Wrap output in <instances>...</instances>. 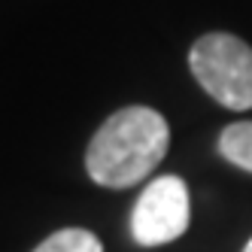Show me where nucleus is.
I'll list each match as a JSON object with an SVG mask.
<instances>
[{
	"mask_svg": "<svg viewBox=\"0 0 252 252\" xmlns=\"http://www.w3.org/2000/svg\"><path fill=\"white\" fill-rule=\"evenodd\" d=\"M167 149V119L152 106H125L94 131L85 149V170L103 189H131L164 161Z\"/></svg>",
	"mask_w": 252,
	"mask_h": 252,
	"instance_id": "f257e3e1",
	"label": "nucleus"
},
{
	"mask_svg": "<svg viewBox=\"0 0 252 252\" xmlns=\"http://www.w3.org/2000/svg\"><path fill=\"white\" fill-rule=\"evenodd\" d=\"M189 67L197 85L234 113L252 110V46L234 33L213 31L189 49Z\"/></svg>",
	"mask_w": 252,
	"mask_h": 252,
	"instance_id": "f03ea898",
	"label": "nucleus"
},
{
	"mask_svg": "<svg viewBox=\"0 0 252 252\" xmlns=\"http://www.w3.org/2000/svg\"><path fill=\"white\" fill-rule=\"evenodd\" d=\"M191 219L189 186L179 176H158L134 204L131 234L140 246H161L183 237Z\"/></svg>",
	"mask_w": 252,
	"mask_h": 252,
	"instance_id": "7ed1b4c3",
	"label": "nucleus"
},
{
	"mask_svg": "<svg viewBox=\"0 0 252 252\" xmlns=\"http://www.w3.org/2000/svg\"><path fill=\"white\" fill-rule=\"evenodd\" d=\"M219 155L228 164L252 173V122H234L219 134Z\"/></svg>",
	"mask_w": 252,
	"mask_h": 252,
	"instance_id": "20e7f679",
	"label": "nucleus"
},
{
	"mask_svg": "<svg viewBox=\"0 0 252 252\" xmlns=\"http://www.w3.org/2000/svg\"><path fill=\"white\" fill-rule=\"evenodd\" d=\"M33 252H103V246L85 228H61L55 234H49Z\"/></svg>",
	"mask_w": 252,
	"mask_h": 252,
	"instance_id": "39448f33",
	"label": "nucleus"
},
{
	"mask_svg": "<svg viewBox=\"0 0 252 252\" xmlns=\"http://www.w3.org/2000/svg\"><path fill=\"white\" fill-rule=\"evenodd\" d=\"M243 252H252V240H249V243H246V246H243Z\"/></svg>",
	"mask_w": 252,
	"mask_h": 252,
	"instance_id": "423d86ee",
	"label": "nucleus"
}]
</instances>
